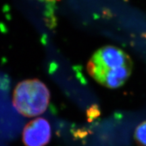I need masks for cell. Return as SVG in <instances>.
Instances as JSON below:
<instances>
[{"instance_id":"obj_1","label":"cell","mask_w":146,"mask_h":146,"mask_svg":"<svg viewBox=\"0 0 146 146\" xmlns=\"http://www.w3.org/2000/svg\"><path fill=\"white\" fill-rule=\"evenodd\" d=\"M133 64L121 49L106 45L97 50L87 62V72L96 82L110 89L118 88L130 76Z\"/></svg>"},{"instance_id":"obj_2","label":"cell","mask_w":146,"mask_h":146,"mask_svg":"<svg viewBox=\"0 0 146 146\" xmlns=\"http://www.w3.org/2000/svg\"><path fill=\"white\" fill-rule=\"evenodd\" d=\"M50 100V92L43 82L36 78L27 79L17 84L12 102L16 111L31 118L45 112Z\"/></svg>"},{"instance_id":"obj_3","label":"cell","mask_w":146,"mask_h":146,"mask_svg":"<svg viewBox=\"0 0 146 146\" xmlns=\"http://www.w3.org/2000/svg\"><path fill=\"white\" fill-rule=\"evenodd\" d=\"M52 137L49 122L43 118H37L27 124L23 131V142L25 146H45Z\"/></svg>"},{"instance_id":"obj_4","label":"cell","mask_w":146,"mask_h":146,"mask_svg":"<svg viewBox=\"0 0 146 146\" xmlns=\"http://www.w3.org/2000/svg\"><path fill=\"white\" fill-rule=\"evenodd\" d=\"M135 139L141 146H146V121L140 124L136 129Z\"/></svg>"}]
</instances>
